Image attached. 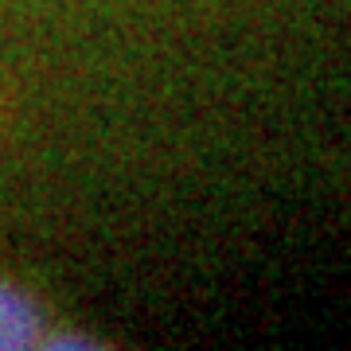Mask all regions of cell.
Returning a JSON list of instances; mask_svg holds the SVG:
<instances>
[{"label":"cell","instance_id":"6da1fadb","mask_svg":"<svg viewBox=\"0 0 351 351\" xmlns=\"http://www.w3.org/2000/svg\"><path fill=\"white\" fill-rule=\"evenodd\" d=\"M36 336V313L32 304L0 285V348H24L27 339Z\"/></svg>","mask_w":351,"mask_h":351}]
</instances>
